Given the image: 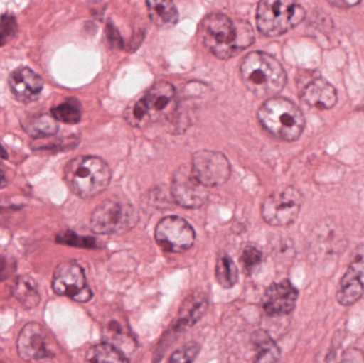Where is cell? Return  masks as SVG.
Masks as SVG:
<instances>
[{
  "label": "cell",
  "mask_w": 364,
  "mask_h": 363,
  "mask_svg": "<svg viewBox=\"0 0 364 363\" xmlns=\"http://www.w3.org/2000/svg\"><path fill=\"white\" fill-rule=\"evenodd\" d=\"M64 179L70 191L79 197H94L108 187L111 170L100 158L79 156L65 166Z\"/></svg>",
  "instance_id": "3957f363"
},
{
  "label": "cell",
  "mask_w": 364,
  "mask_h": 363,
  "mask_svg": "<svg viewBox=\"0 0 364 363\" xmlns=\"http://www.w3.org/2000/svg\"><path fill=\"white\" fill-rule=\"evenodd\" d=\"M8 83L14 97L26 104L36 100L44 89L42 77L27 66L13 70L9 76Z\"/></svg>",
  "instance_id": "2e32d148"
},
{
  "label": "cell",
  "mask_w": 364,
  "mask_h": 363,
  "mask_svg": "<svg viewBox=\"0 0 364 363\" xmlns=\"http://www.w3.org/2000/svg\"><path fill=\"white\" fill-rule=\"evenodd\" d=\"M12 296L27 309L36 308L41 302L38 283L29 275H21L15 281Z\"/></svg>",
  "instance_id": "d6986e66"
},
{
  "label": "cell",
  "mask_w": 364,
  "mask_h": 363,
  "mask_svg": "<svg viewBox=\"0 0 364 363\" xmlns=\"http://www.w3.org/2000/svg\"><path fill=\"white\" fill-rule=\"evenodd\" d=\"M26 131L36 139H47L55 136L59 131V124L53 115L40 114L33 117L26 126Z\"/></svg>",
  "instance_id": "cb8c5ba5"
},
{
  "label": "cell",
  "mask_w": 364,
  "mask_h": 363,
  "mask_svg": "<svg viewBox=\"0 0 364 363\" xmlns=\"http://www.w3.org/2000/svg\"><path fill=\"white\" fill-rule=\"evenodd\" d=\"M49 339L44 326L36 322H30L23 326L16 341L17 353L27 362H38L53 357L49 349Z\"/></svg>",
  "instance_id": "4fadbf2b"
},
{
  "label": "cell",
  "mask_w": 364,
  "mask_h": 363,
  "mask_svg": "<svg viewBox=\"0 0 364 363\" xmlns=\"http://www.w3.org/2000/svg\"><path fill=\"white\" fill-rule=\"evenodd\" d=\"M244 85L258 97H274L284 90L287 74L280 62L269 53L252 51L241 63Z\"/></svg>",
  "instance_id": "7a4b0ae2"
},
{
  "label": "cell",
  "mask_w": 364,
  "mask_h": 363,
  "mask_svg": "<svg viewBox=\"0 0 364 363\" xmlns=\"http://www.w3.org/2000/svg\"><path fill=\"white\" fill-rule=\"evenodd\" d=\"M177 107L174 87L166 81L154 85L138 102L126 110V119L134 127H144L170 117Z\"/></svg>",
  "instance_id": "5b68a950"
},
{
  "label": "cell",
  "mask_w": 364,
  "mask_h": 363,
  "mask_svg": "<svg viewBox=\"0 0 364 363\" xmlns=\"http://www.w3.org/2000/svg\"><path fill=\"white\" fill-rule=\"evenodd\" d=\"M208 307H209V300L205 293L192 294L188 296L182 303L173 332L175 334H181L190 330L203 318Z\"/></svg>",
  "instance_id": "ac0fdd59"
},
{
  "label": "cell",
  "mask_w": 364,
  "mask_h": 363,
  "mask_svg": "<svg viewBox=\"0 0 364 363\" xmlns=\"http://www.w3.org/2000/svg\"><path fill=\"white\" fill-rule=\"evenodd\" d=\"M215 278L224 289H231L239 281V270L226 253H220L216 260Z\"/></svg>",
  "instance_id": "7402d4cb"
},
{
  "label": "cell",
  "mask_w": 364,
  "mask_h": 363,
  "mask_svg": "<svg viewBox=\"0 0 364 363\" xmlns=\"http://www.w3.org/2000/svg\"><path fill=\"white\" fill-rule=\"evenodd\" d=\"M200 33L207 48L220 60L235 57L252 46L255 40L250 23L220 13H212L203 19Z\"/></svg>",
  "instance_id": "6da1fadb"
},
{
  "label": "cell",
  "mask_w": 364,
  "mask_h": 363,
  "mask_svg": "<svg viewBox=\"0 0 364 363\" xmlns=\"http://www.w3.org/2000/svg\"><path fill=\"white\" fill-rule=\"evenodd\" d=\"M364 294V245L355 251L343 278L340 281L337 300L343 306L358 302Z\"/></svg>",
  "instance_id": "5bb4252c"
},
{
  "label": "cell",
  "mask_w": 364,
  "mask_h": 363,
  "mask_svg": "<svg viewBox=\"0 0 364 363\" xmlns=\"http://www.w3.org/2000/svg\"><path fill=\"white\" fill-rule=\"evenodd\" d=\"M6 185H8V179H6L4 170L0 168V190L4 189Z\"/></svg>",
  "instance_id": "836d02e7"
},
{
  "label": "cell",
  "mask_w": 364,
  "mask_h": 363,
  "mask_svg": "<svg viewBox=\"0 0 364 363\" xmlns=\"http://www.w3.org/2000/svg\"><path fill=\"white\" fill-rule=\"evenodd\" d=\"M252 343L256 350L254 363H277L280 350L275 341L265 330H257L252 334Z\"/></svg>",
  "instance_id": "ffe728a7"
},
{
  "label": "cell",
  "mask_w": 364,
  "mask_h": 363,
  "mask_svg": "<svg viewBox=\"0 0 364 363\" xmlns=\"http://www.w3.org/2000/svg\"><path fill=\"white\" fill-rule=\"evenodd\" d=\"M261 260H262V254L258 249L254 246H246L242 253L240 262L243 266L244 272L246 274H250L255 268L260 264Z\"/></svg>",
  "instance_id": "f546056e"
},
{
  "label": "cell",
  "mask_w": 364,
  "mask_h": 363,
  "mask_svg": "<svg viewBox=\"0 0 364 363\" xmlns=\"http://www.w3.org/2000/svg\"><path fill=\"white\" fill-rule=\"evenodd\" d=\"M87 363H129L127 357L114 345L100 343L87 351Z\"/></svg>",
  "instance_id": "603a6c76"
},
{
  "label": "cell",
  "mask_w": 364,
  "mask_h": 363,
  "mask_svg": "<svg viewBox=\"0 0 364 363\" xmlns=\"http://www.w3.org/2000/svg\"><path fill=\"white\" fill-rule=\"evenodd\" d=\"M149 14L151 21L158 27L171 28L176 25L179 19L178 11L174 2L168 0H157L147 1Z\"/></svg>",
  "instance_id": "44dd1931"
},
{
  "label": "cell",
  "mask_w": 364,
  "mask_h": 363,
  "mask_svg": "<svg viewBox=\"0 0 364 363\" xmlns=\"http://www.w3.org/2000/svg\"><path fill=\"white\" fill-rule=\"evenodd\" d=\"M331 4L333 6L348 8V6H357V4H359V1H343V0H340V1H331Z\"/></svg>",
  "instance_id": "d6a6232c"
},
{
  "label": "cell",
  "mask_w": 364,
  "mask_h": 363,
  "mask_svg": "<svg viewBox=\"0 0 364 363\" xmlns=\"http://www.w3.org/2000/svg\"><path fill=\"white\" fill-rule=\"evenodd\" d=\"M0 363H4V362H0Z\"/></svg>",
  "instance_id": "d590c367"
},
{
  "label": "cell",
  "mask_w": 364,
  "mask_h": 363,
  "mask_svg": "<svg viewBox=\"0 0 364 363\" xmlns=\"http://www.w3.org/2000/svg\"><path fill=\"white\" fill-rule=\"evenodd\" d=\"M299 291L289 281L272 283L262 298V306L265 313L272 317L287 315L296 306Z\"/></svg>",
  "instance_id": "9a60e30c"
},
{
  "label": "cell",
  "mask_w": 364,
  "mask_h": 363,
  "mask_svg": "<svg viewBox=\"0 0 364 363\" xmlns=\"http://www.w3.org/2000/svg\"><path fill=\"white\" fill-rule=\"evenodd\" d=\"M261 125L276 138L288 142L297 140L305 129L306 119L301 109L284 97L267 99L258 111Z\"/></svg>",
  "instance_id": "277c9868"
},
{
  "label": "cell",
  "mask_w": 364,
  "mask_h": 363,
  "mask_svg": "<svg viewBox=\"0 0 364 363\" xmlns=\"http://www.w3.org/2000/svg\"><path fill=\"white\" fill-rule=\"evenodd\" d=\"M53 289L57 296H66L77 303H87L93 292L87 283L85 270L74 260L61 262L53 272Z\"/></svg>",
  "instance_id": "ba28073f"
},
{
  "label": "cell",
  "mask_w": 364,
  "mask_h": 363,
  "mask_svg": "<svg viewBox=\"0 0 364 363\" xmlns=\"http://www.w3.org/2000/svg\"><path fill=\"white\" fill-rule=\"evenodd\" d=\"M0 158H1V159H8V153L4 151V148L1 145H0Z\"/></svg>",
  "instance_id": "e575fe53"
},
{
  "label": "cell",
  "mask_w": 364,
  "mask_h": 363,
  "mask_svg": "<svg viewBox=\"0 0 364 363\" xmlns=\"http://www.w3.org/2000/svg\"><path fill=\"white\" fill-rule=\"evenodd\" d=\"M139 215L126 198L113 197L102 202L91 215V228L98 234H124L136 227Z\"/></svg>",
  "instance_id": "8992f818"
},
{
  "label": "cell",
  "mask_w": 364,
  "mask_h": 363,
  "mask_svg": "<svg viewBox=\"0 0 364 363\" xmlns=\"http://www.w3.org/2000/svg\"><path fill=\"white\" fill-rule=\"evenodd\" d=\"M305 17V9L294 1L263 0L257 9V26L267 36H282L299 25Z\"/></svg>",
  "instance_id": "52a82bcc"
},
{
  "label": "cell",
  "mask_w": 364,
  "mask_h": 363,
  "mask_svg": "<svg viewBox=\"0 0 364 363\" xmlns=\"http://www.w3.org/2000/svg\"><path fill=\"white\" fill-rule=\"evenodd\" d=\"M55 242L59 244L68 245V246L81 247V249H96L97 244L93 238L81 237L76 232L65 230L55 236Z\"/></svg>",
  "instance_id": "484cf974"
},
{
  "label": "cell",
  "mask_w": 364,
  "mask_h": 363,
  "mask_svg": "<svg viewBox=\"0 0 364 363\" xmlns=\"http://www.w3.org/2000/svg\"><path fill=\"white\" fill-rule=\"evenodd\" d=\"M200 352V345L197 342H188L179 347L171 356L168 363H193Z\"/></svg>",
  "instance_id": "f1b7e54d"
},
{
  "label": "cell",
  "mask_w": 364,
  "mask_h": 363,
  "mask_svg": "<svg viewBox=\"0 0 364 363\" xmlns=\"http://www.w3.org/2000/svg\"><path fill=\"white\" fill-rule=\"evenodd\" d=\"M155 238L159 246L168 253L188 251L195 242V232L192 226L176 215L164 217L158 224Z\"/></svg>",
  "instance_id": "30bf717a"
},
{
  "label": "cell",
  "mask_w": 364,
  "mask_h": 363,
  "mask_svg": "<svg viewBox=\"0 0 364 363\" xmlns=\"http://www.w3.org/2000/svg\"><path fill=\"white\" fill-rule=\"evenodd\" d=\"M77 144L74 138L72 139H53V140H47V139H36L31 143V148L33 151H62L68 148V146H75Z\"/></svg>",
  "instance_id": "4316f807"
},
{
  "label": "cell",
  "mask_w": 364,
  "mask_h": 363,
  "mask_svg": "<svg viewBox=\"0 0 364 363\" xmlns=\"http://www.w3.org/2000/svg\"><path fill=\"white\" fill-rule=\"evenodd\" d=\"M50 113L55 121L65 124L79 123L82 117L80 102L75 98H70L63 104L51 109Z\"/></svg>",
  "instance_id": "d4e9b609"
},
{
  "label": "cell",
  "mask_w": 364,
  "mask_h": 363,
  "mask_svg": "<svg viewBox=\"0 0 364 363\" xmlns=\"http://www.w3.org/2000/svg\"><path fill=\"white\" fill-rule=\"evenodd\" d=\"M193 173L205 188L218 187L228 181L231 166L222 153L199 151L192 158Z\"/></svg>",
  "instance_id": "8fae6325"
},
{
  "label": "cell",
  "mask_w": 364,
  "mask_h": 363,
  "mask_svg": "<svg viewBox=\"0 0 364 363\" xmlns=\"http://www.w3.org/2000/svg\"><path fill=\"white\" fill-rule=\"evenodd\" d=\"M18 25L16 17L10 13H4L0 16V47L4 46L11 38L16 36Z\"/></svg>",
  "instance_id": "83f0119b"
},
{
  "label": "cell",
  "mask_w": 364,
  "mask_h": 363,
  "mask_svg": "<svg viewBox=\"0 0 364 363\" xmlns=\"http://www.w3.org/2000/svg\"><path fill=\"white\" fill-rule=\"evenodd\" d=\"M301 97L309 106L331 109L338 102L335 87L324 77L312 76L301 89Z\"/></svg>",
  "instance_id": "e0dca14e"
},
{
  "label": "cell",
  "mask_w": 364,
  "mask_h": 363,
  "mask_svg": "<svg viewBox=\"0 0 364 363\" xmlns=\"http://www.w3.org/2000/svg\"><path fill=\"white\" fill-rule=\"evenodd\" d=\"M303 200V195L296 188H284L263 202L262 217L267 224L275 227L290 225L299 217Z\"/></svg>",
  "instance_id": "9c48e42d"
},
{
  "label": "cell",
  "mask_w": 364,
  "mask_h": 363,
  "mask_svg": "<svg viewBox=\"0 0 364 363\" xmlns=\"http://www.w3.org/2000/svg\"><path fill=\"white\" fill-rule=\"evenodd\" d=\"M172 195L179 206L186 209H197L205 204L209 198V192L207 188L199 183L193 173L191 164H183L173 177Z\"/></svg>",
  "instance_id": "7c38bea8"
},
{
  "label": "cell",
  "mask_w": 364,
  "mask_h": 363,
  "mask_svg": "<svg viewBox=\"0 0 364 363\" xmlns=\"http://www.w3.org/2000/svg\"><path fill=\"white\" fill-rule=\"evenodd\" d=\"M340 363H364V352L359 349L348 350Z\"/></svg>",
  "instance_id": "1f68e13d"
},
{
  "label": "cell",
  "mask_w": 364,
  "mask_h": 363,
  "mask_svg": "<svg viewBox=\"0 0 364 363\" xmlns=\"http://www.w3.org/2000/svg\"><path fill=\"white\" fill-rule=\"evenodd\" d=\"M15 270H16L15 260L0 256V283L8 279L15 272Z\"/></svg>",
  "instance_id": "4dcf8cb0"
}]
</instances>
